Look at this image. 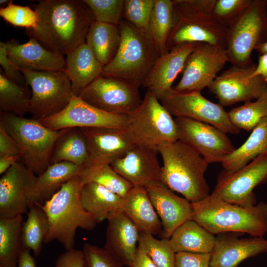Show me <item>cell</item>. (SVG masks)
Listing matches in <instances>:
<instances>
[{"mask_svg":"<svg viewBox=\"0 0 267 267\" xmlns=\"http://www.w3.org/2000/svg\"><path fill=\"white\" fill-rule=\"evenodd\" d=\"M37 27L26 34L63 57L85 43L93 15L83 0H39L32 4Z\"/></svg>","mask_w":267,"mask_h":267,"instance_id":"1","label":"cell"},{"mask_svg":"<svg viewBox=\"0 0 267 267\" xmlns=\"http://www.w3.org/2000/svg\"><path fill=\"white\" fill-rule=\"evenodd\" d=\"M191 205V220L214 235L233 232L260 237L267 232V204L264 202L241 206L210 194Z\"/></svg>","mask_w":267,"mask_h":267,"instance_id":"2","label":"cell"},{"mask_svg":"<svg viewBox=\"0 0 267 267\" xmlns=\"http://www.w3.org/2000/svg\"><path fill=\"white\" fill-rule=\"evenodd\" d=\"M157 150L163 160L161 181L169 188L191 203L210 194L204 176L209 163L197 152L179 140L164 142Z\"/></svg>","mask_w":267,"mask_h":267,"instance_id":"3","label":"cell"},{"mask_svg":"<svg viewBox=\"0 0 267 267\" xmlns=\"http://www.w3.org/2000/svg\"><path fill=\"white\" fill-rule=\"evenodd\" d=\"M83 185L80 175L72 178L43 205L39 204L46 213L49 229L44 243L57 240L65 250L74 248L78 228L93 230L97 222L83 207L80 191Z\"/></svg>","mask_w":267,"mask_h":267,"instance_id":"4","label":"cell"},{"mask_svg":"<svg viewBox=\"0 0 267 267\" xmlns=\"http://www.w3.org/2000/svg\"><path fill=\"white\" fill-rule=\"evenodd\" d=\"M121 42L113 59L104 66L101 76L122 79L140 87L161 53L149 32L126 20L119 25Z\"/></svg>","mask_w":267,"mask_h":267,"instance_id":"5","label":"cell"},{"mask_svg":"<svg viewBox=\"0 0 267 267\" xmlns=\"http://www.w3.org/2000/svg\"><path fill=\"white\" fill-rule=\"evenodd\" d=\"M176 18L167 41L169 51L179 45L204 43L226 49L227 28L214 16L216 0H172Z\"/></svg>","mask_w":267,"mask_h":267,"instance_id":"6","label":"cell"},{"mask_svg":"<svg viewBox=\"0 0 267 267\" xmlns=\"http://www.w3.org/2000/svg\"><path fill=\"white\" fill-rule=\"evenodd\" d=\"M0 123L19 147L21 162L37 176L46 170L56 141L69 129L54 131L38 120L3 112Z\"/></svg>","mask_w":267,"mask_h":267,"instance_id":"7","label":"cell"},{"mask_svg":"<svg viewBox=\"0 0 267 267\" xmlns=\"http://www.w3.org/2000/svg\"><path fill=\"white\" fill-rule=\"evenodd\" d=\"M267 0H252L249 6L228 27L226 50L233 66L253 63L251 54L267 40Z\"/></svg>","mask_w":267,"mask_h":267,"instance_id":"8","label":"cell"},{"mask_svg":"<svg viewBox=\"0 0 267 267\" xmlns=\"http://www.w3.org/2000/svg\"><path fill=\"white\" fill-rule=\"evenodd\" d=\"M128 119L127 129L135 144L157 150L164 142L178 140L174 118L149 91L138 107L128 115Z\"/></svg>","mask_w":267,"mask_h":267,"instance_id":"9","label":"cell"},{"mask_svg":"<svg viewBox=\"0 0 267 267\" xmlns=\"http://www.w3.org/2000/svg\"><path fill=\"white\" fill-rule=\"evenodd\" d=\"M30 87L32 118L40 120L64 110L74 94L65 71H38L20 69Z\"/></svg>","mask_w":267,"mask_h":267,"instance_id":"10","label":"cell"},{"mask_svg":"<svg viewBox=\"0 0 267 267\" xmlns=\"http://www.w3.org/2000/svg\"><path fill=\"white\" fill-rule=\"evenodd\" d=\"M139 88L122 79L101 75L89 85L79 97L103 111L128 116L142 101Z\"/></svg>","mask_w":267,"mask_h":267,"instance_id":"11","label":"cell"},{"mask_svg":"<svg viewBox=\"0 0 267 267\" xmlns=\"http://www.w3.org/2000/svg\"><path fill=\"white\" fill-rule=\"evenodd\" d=\"M266 182L267 155L264 154L232 174L222 171L211 194L230 203L241 206H253L257 204L253 189Z\"/></svg>","mask_w":267,"mask_h":267,"instance_id":"12","label":"cell"},{"mask_svg":"<svg viewBox=\"0 0 267 267\" xmlns=\"http://www.w3.org/2000/svg\"><path fill=\"white\" fill-rule=\"evenodd\" d=\"M201 92L169 91L160 102L175 117L188 118L212 125L225 134H238L240 130L232 123L223 106L208 100Z\"/></svg>","mask_w":267,"mask_h":267,"instance_id":"13","label":"cell"},{"mask_svg":"<svg viewBox=\"0 0 267 267\" xmlns=\"http://www.w3.org/2000/svg\"><path fill=\"white\" fill-rule=\"evenodd\" d=\"M227 62L225 48L204 43H197L186 59L180 80L169 91H201L210 86Z\"/></svg>","mask_w":267,"mask_h":267,"instance_id":"14","label":"cell"},{"mask_svg":"<svg viewBox=\"0 0 267 267\" xmlns=\"http://www.w3.org/2000/svg\"><path fill=\"white\" fill-rule=\"evenodd\" d=\"M174 120L178 140L191 147L209 163H221L235 149L226 134L212 125L186 117Z\"/></svg>","mask_w":267,"mask_h":267,"instance_id":"15","label":"cell"},{"mask_svg":"<svg viewBox=\"0 0 267 267\" xmlns=\"http://www.w3.org/2000/svg\"><path fill=\"white\" fill-rule=\"evenodd\" d=\"M256 65H232L217 76L208 87L223 106L258 98L267 89V81L261 76L252 77Z\"/></svg>","mask_w":267,"mask_h":267,"instance_id":"16","label":"cell"},{"mask_svg":"<svg viewBox=\"0 0 267 267\" xmlns=\"http://www.w3.org/2000/svg\"><path fill=\"white\" fill-rule=\"evenodd\" d=\"M128 116L99 109L79 96L73 97L62 111L39 121L54 131L72 128H112L127 129Z\"/></svg>","mask_w":267,"mask_h":267,"instance_id":"17","label":"cell"},{"mask_svg":"<svg viewBox=\"0 0 267 267\" xmlns=\"http://www.w3.org/2000/svg\"><path fill=\"white\" fill-rule=\"evenodd\" d=\"M37 176L20 161L0 179V218H13L27 213Z\"/></svg>","mask_w":267,"mask_h":267,"instance_id":"18","label":"cell"},{"mask_svg":"<svg viewBox=\"0 0 267 267\" xmlns=\"http://www.w3.org/2000/svg\"><path fill=\"white\" fill-rule=\"evenodd\" d=\"M80 129L87 145L89 154L87 165H110L135 144L127 129L82 128Z\"/></svg>","mask_w":267,"mask_h":267,"instance_id":"19","label":"cell"},{"mask_svg":"<svg viewBox=\"0 0 267 267\" xmlns=\"http://www.w3.org/2000/svg\"><path fill=\"white\" fill-rule=\"evenodd\" d=\"M158 153L156 149L135 144L110 165L134 186L146 188L161 181Z\"/></svg>","mask_w":267,"mask_h":267,"instance_id":"20","label":"cell"},{"mask_svg":"<svg viewBox=\"0 0 267 267\" xmlns=\"http://www.w3.org/2000/svg\"><path fill=\"white\" fill-rule=\"evenodd\" d=\"M153 206L161 219L163 238H170L174 231L191 220V203L174 193L161 181L146 188Z\"/></svg>","mask_w":267,"mask_h":267,"instance_id":"21","label":"cell"},{"mask_svg":"<svg viewBox=\"0 0 267 267\" xmlns=\"http://www.w3.org/2000/svg\"><path fill=\"white\" fill-rule=\"evenodd\" d=\"M197 43L179 45L161 55L144 80L142 86L160 101L173 87L178 75L182 72L186 59Z\"/></svg>","mask_w":267,"mask_h":267,"instance_id":"22","label":"cell"},{"mask_svg":"<svg viewBox=\"0 0 267 267\" xmlns=\"http://www.w3.org/2000/svg\"><path fill=\"white\" fill-rule=\"evenodd\" d=\"M107 220L104 248L123 266L133 267L139 230L122 212L111 214Z\"/></svg>","mask_w":267,"mask_h":267,"instance_id":"23","label":"cell"},{"mask_svg":"<svg viewBox=\"0 0 267 267\" xmlns=\"http://www.w3.org/2000/svg\"><path fill=\"white\" fill-rule=\"evenodd\" d=\"M7 55L19 69L59 71L66 69V59L45 48L36 39L30 37L20 44L15 39L6 42Z\"/></svg>","mask_w":267,"mask_h":267,"instance_id":"24","label":"cell"},{"mask_svg":"<svg viewBox=\"0 0 267 267\" xmlns=\"http://www.w3.org/2000/svg\"><path fill=\"white\" fill-rule=\"evenodd\" d=\"M267 252V240L263 237L240 239L221 233L211 253L210 267H237L243 260Z\"/></svg>","mask_w":267,"mask_h":267,"instance_id":"25","label":"cell"},{"mask_svg":"<svg viewBox=\"0 0 267 267\" xmlns=\"http://www.w3.org/2000/svg\"><path fill=\"white\" fill-rule=\"evenodd\" d=\"M66 56L65 71L71 82L74 95L79 96L89 85L101 76L104 66L86 42Z\"/></svg>","mask_w":267,"mask_h":267,"instance_id":"26","label":"cell"},{"mask_svg":"<svg viewBox=\"0 0 267 267\" xmlns=\"http://www.w3.org/2000/svg\"><path fill=\"white\" fill-rule=\"evenodd\" d=\"M122 212L139 232L161 234L162 223L149 197L146 188L134 186L124 198Z\"/></svg>","mask_w":267,"mask_h":267,"instance_id":"27","label":"cell"},{"mask_svg":"<svg viewBox=\"0 0 267 267\" xmlns=\"http://www.w3.org/2000/svg\"><path fill=\"white\" fill-rule=\"evenodd\" d=\"M84 168L68 162L49 165L43 174L37 176L30 198V205H43L72 178L81 175Z\"/></svg>","mask_w":267,"mask_h":267,"instance_id":"28","label":"cell"},{"mask_svg":"<svg viewBox=\"0 0 267 267\" xmlns=\"http://www.w3.org/2000/svg\"><path fill=\"white\" fill-rule=\"evenodd\" d=\"M124 198L95 182L83 184L80 201L83 208L97 223L107 220L112 213L122 212Z\"/></svg>","mask_w":267,"mask_h":267,"instance_id":"29","label":"cell"},{"mask_svg":"<svg viewBox=\"0 0 267 267\" xmlns=\"http://www.w3.org/2000/svg\"><path fill=\"white\" fill-rule=\"evenodd\" d=\"M264 154L267 155V117L252 131L247 140L224 157L221 163L224 172L232 174Z\"/></svg>","mask_w":267,"mask_h":267,"instance_id":"30","label":"cell"},{"mask_svg":"<svg viewBox=\"0 0 267 267\" xmlns=\"http://www.w3.org/2000/svg\"><path fill=\"white\" fill-rule=\"evenodd\" d=\"M216 237L195 221L189 220L177 228L170 237L174 251L197 253L212 252Z\"/></svg>","mask_w":267,"mask_h":267,"instance_id":"31","label":"cell"},{"mask_svg":"<svg viewBox=\"0 0 267 267\" xmlns=\"http://www.w3.org/2000/svg\"><path fill=\"white\" fill-rule=\"evenodd\" d=\"M121 33L119 26L94 20L88 31L86 43L103 66L113 59L119 49Z\"/></svg>","mask_w":267,"mask_h":267,"instance_id":"32","label":"cell"},{"mask_svg":"<svg viewBox=\"0 0 267 267\" xmlns=\"http://www.w3.org/2000/svg\"><path fill=\"white\" fill-rule=\"evenodd\" d=\"M61 162L83 167L88 164L87 145L80 128L68 129L56 141L50 154L49 165Z\"/></svg>","mask_w":267,"mask_h":267,"instance_id":"33","label":"cell"},{"mask_svg":"<svg viewBox=\"0 0 267 267\" xmlns=\"http://www.w3.org/2000/svg\"><path fill=\"white\" fill-rule=\"evenodd\" d=\"M22 215L13 218H0V266L17 267L23 249Z\"/></svg>","mask_w":267,"mask_h":267,"instance_id":"34","label":"cell"},{"mask_svg":"<svg viewBox=\"0 0 267 267\" xmlns=\"http://www.w3.org/2000/svg\"><path fill=\"white\" fill-rule=\"evenodd\" d=\"M176 18L172 0H154L149 20V31L161 55L168 52L167 41Z\"/></svg>","mask_w":267,"mask_h":267,"instance_id":"35","label":"cell"},{"mask_svg":"<svg viewBox=\"0 0 267 267\" xmlns=\"http://www.w3.org/2000/svg\"><path fill=\"white\" fill-rule=\"evenodd\" d=\"M27 218L22 227L23 248L32 250L35 257H38L42 243L49 229L47 216L44 209L37 204L30 205Z\"/></svg>","mask_w":267,"mask_h":267,"instance_id":"36","label":"cell"},{"mask_svg":"<svg viewBox=\"0 0 267 267\" xmlns=\"http://www.w3.org/2000/svg\"><path fill=\"white\" fill-rule=\"evenodd\" d=\"M80 177L83 184L88 182L98 183L122 198L134 187L107 164H88L84 167Z\"/></svg>","mask_w":267,"mask_h":267,"instance_id":"37","label":"cell"},{"mask_svg":"<svg viewBox=\"0 0 267 267\" xmlns=\"http://www.w3.org/2000/svg\"><path fill=\"white\" fill-rule=\"evenodd\" d=\"M31 90L19 86L0 71V112L20 116L30 111Z\"/></svg>","mask_w":267,"mask_h":267,"instance_id":"38","label":"cell"},{"mask_svg":"<svg viewBox=\"0 0 267 267\" xmlns=\"http://www.w3.org/2000/svg\"><path fill=\"white\" fill-rule=\"evenodd\" d=\"M232 123L240 130L252 131L267 117V89L255 101L245 102L228 112Z\"/></svg>","mask_w":267,"mask_h":267,"instance_id":"39","label":"cell"},{"mask_svg":"<svg viewBox=\"0 0 267 267\" xmlns=\"http://www.w3.org/2000/svg\"><path fill=\"white\" fill-rule=\"evenodd\" d=\"M137 247L158 267H174L176 253L171 246L170 239H157L151 234L139 232Z\"/></svg>","mask_w":267,"mask_h":267,"instance_id":"40","label":"cell"},{"mask_svg":"<svg viewBox=\"0 0 267 267\" xmlns=\"http://www.w3.org/2000/svg\"><path fill=\"white\" fill-rule=\"evenodd\" d=\"M94 20L119 26L123 17L125 0H83Z\"/></svg>","mask_w":267,"mask_h":267,"instance_id":"41","label":"cell"},{"mask_svg":"<svg viewBox=\"0 0 267 267\" xmlns=\"http://www.w3.org/2000/svg\"><path fill=\"white\" fill-rule=\"evenodd\" d=\"M154 0H125L123 17L135 28L149 32V24Z\"/></svg>","mask_w":267,"mask_h":267,"instance_id":"42","label":"cell"},{"mask_svg":"<svg viewBox=\"0 0 267 267\" xmlns=\"http://www.w3.org/2000/svg\"><path fill=\"white\" fill-rule=\"evenodd\" d=\"M0 16L11 25L27 30L34 29L39 21L35 10L28 6L14 4L12 0L6 6L0 8Z\"/></svg>","mask_w":267,"mask_h":267,"instance_id":"43","label":"cell"},{"mask_svg":"<svg viewBox=\"0 0 267 267\" xmlns=\"http://www.w3.org/2000/svg\"><path fill=\"white\" fill-rule=\"evenodd\" d=\"M252 0H216L213 14L222 24L227 27L249 6Z\"/></svg>","mask_w":267,"mask_h":267,"instance_id":"44","label":"cell"},{"mask_svg":"<svg viewBox=\"0 0 267 267\" xmlns=\"http://www.w3.org/2000/svg\"><path fill=\"white\" fill-rule=\"evenodd\" d=\"M82 251L84 267H122L123 266L104 248L85 243Z\"/></svg>","mask_w":267,"mask_h":267,"instance_id":"45","label":"cell"},{"mask_svg":"<svg viewBox=\"0 0 267 267\" xmlns=\"http://www.w3.org/2000/svg\"><path fill=\"white\" fill-rule=\"evenodd\" d=\"M0 64L3 74L7 78L21 87L29 88L24 74L9 58L6 42H0Z\"/></svg>","mask_w":267,"mask_h":267,"instance_id":"46","label":"cell"},{"mask_svg":"<svg viewBox=\"0 0 267 267\" xmlns=\"http://www.w3.org/2000/svg\"><path fill=\"white\" fill-rule=\"evenodd\" d=\"M211 256V253L178 252L174 267H210Z\"/></svg>","mask_w":267,"mask_h":267,"instance_id":"47","label":"cell"},{"mask_svg":"<svg viewBox=\"0 0 267 267\" xmlns=\"http://www.w3.org/2000/svg\"><path fill=\"white\" fill-rule=\"evenodd\" d=\"M55 267H84L83 251L75 248L65 250L57 258Z\"/></svg>","mask_w":267,"mask_h":267,"instance_id":"48","label":"cell"},{"mask_svg":"<svg viewBox=\"0 0 267 267\" xmlns=\"http://www.w3.org/2000/svg\"><path fill=\"white\" fill-rule=\"evenodd\" d=\"M21 156V150L14 140L0 123V156Z\"/></svg>","mask_w":267,"mask_h":267,"instance_id":"49","label":"cell"},{"mask_svg":"<svg viewBox=\"0 0 267 267\" xmlns=\"http://www.w3.org/2000/svg\"><path fill=\"white\" fill-rule=\"evenodd\" d=\"M133 267H158L151 259L138 247Z\"/></svg>","mask_w":267,"mask_h":267,"instance_id":"50","label":"cell"},{"mask_svg":"<svg viewBox=\"0 0 267 267\" xmlns=\"http://www.w3.org/2000/svg\"><path fill=\"white\" fill-rule=\"evenodd\" d=\"M251 76H261L267 81V54L260 55L258 64Z\"/></svg>","mask_w":267,"mask_h":267,"instance_id":"51","label":"cell"},{"mask_svg":"<svg viewBox=\"0 0 267 267\" xmlns=\"http://www.w3.org/2000/svg\"><path fill=\"white\" fill-rule=\"evenodd\" d=\"M17 267H36V260L30 254L29 250L23 248L18 260Z\"/></svg>","mask_w":267,"mask_h":267,"instance_id":"52","label":"cell"},{"mask_svg":"<svg viewBox=\"0 0 267 267\" xmlns=\"http://www.w3.org/2000/svg\"><path fill=\"white\" fill-rule=\"evenodd\" d=\"M20 160V155L0 156V174H3L13 164Z\"/></svg>","mask_w":267,"mask_h":267,"instance_id":"53","label":"cell"},{"mask_svg":"<svg viewBox=\"0 0 267 267\" xmlns=\"http://www.w3.org/2000/svg\"><path fill=\"white\" fill-rule=\"evenodd\" d=\"M260 55L267 54V40L266 42L258 45L255 48Z\"/></svg>","mask_w":267,"mask_h":267,"instance_id":"54","label":"cell"},{"mask_svg":"<svg viewBox=\"0 0 267 267\" xmlns=\"http://www.w3.org/2000/svg\"><path fill=\"white\" fill-rule=\"evenodd\" d=\"M10 1V0H0V5L1 6V8L6 6Z\"/></svg>","mask_w":267,"mask_h":267,"instance_id":"55","label":"cell"},{"mask_svg":"<svg viewBox=\"0 0 267 267\" xmlns=\"http://www.w3.org/2000/svg\"></svg>","mask_w":267,"mask_h":267,"instance_id":"56","label":"cell"},{"mask_svg":"<svg viewBox=\"0 0 267 267\" xmlns=\"http://www.w3.org/2000/svg\"><path fill=\"white\" fill-rule=\"evenodd\" d=\"M0 267H2L1 266H0Z\"/></svg>","mask_w":267,"mask_h":267,"instance_id":"57","label":"cell"}]
</instances>
